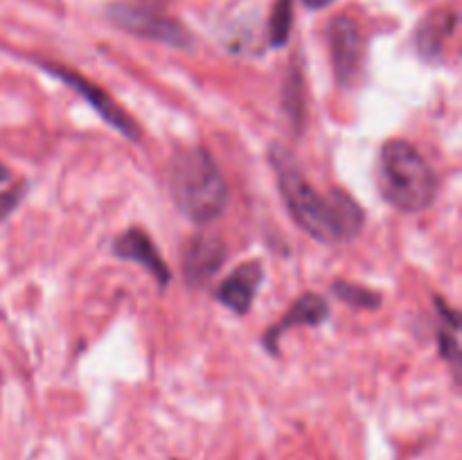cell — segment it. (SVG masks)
<instances>
[{
    "mask_svg": "<svg viewBox=\"0 0 462 460\" xmlns=\"http://www.w3.org/2000/svg\"><path fill=\"white\" fill-rule=\"evenodd\" d=\"M438 316H440V329H438V343H440V354L445 356L454 368L460 365V318L447 302L436 300Z\"/></svg>",
    "mask_w": 462,
    "mask_h": 460,
    "instance_id": "obj_12",
    "label": "cell"
},
{
    "mask_svg": "<svg viewBox=\"0 0 462 460\" xmlns=\"http://www.w3.org/2000/svg\"><path fill=\"white\" fill-rule=\"evenodd\" d=\"M377 183L382 197L402 212H422L436 201L438 176L422 153L406 140H391L379 153Z\"/></svg>",
    "mask_w": 462,
    "mask_h": 460,
    "instance_id": "obj_3",
    "label": "cell"
},
{
    "mask_svg": "<svg viewBox=\"0 0 462 460\" xmlns=\"http://www.w3.org/2000/svg\"><path fill=\"white\" fill-rule=\"evenodd\" d=\"M7 179H9V170L5 165H0V183H5Z\"/></svg>",
    "mask_w": 462,
    "mask_h": 460,
    "instance_id": "obj_17",
    "label": "cell"
},
{
    "mask_svg": "<svg viewBox=\"0 0 462 460\" xmlns=\"http://www.w3.org/2000/svg\"><path fill=\"white\" fill-rule=\"evenodd\" d=\"M329 57H332L334 77L343 88H350L359 81L364 70V39L359 25L352 18L338 16L328 27Z\"/></svg>",
    "mask_w": 462,
    "mask_h": 460,
    "instance_id": "obj_5",
    "label": "cell"
},
{
    "mask_svg": "<svg viewBox=\"0 0 462 460\" xmlns=\"http://www.w3.org/2000/svg\"><path fill=\"white\" fill-rule=\"evenodd\" d=\"M23 194H25V185H21V188H14V189H9V192L0 194V224H3V221L7 219V216L12 215L14 210H16L18 203L23 201Z\"/></svg>",
    "mask_w": 462,
    "mask_h": 460,
    "instance_id": "obj_15",
    "label": "cell"
},
{
    "mask_svg": "<svg viewBox=\"0 0 462 460\" xmlns=\"http://www.w3.org/2000/svg\"><path fill=\"white\" fill-rule=\"evenodd\" d=\"M113 253H116L120 260L134 262V264L143 266L147 273H152L153 278H156V282L161 284V287H167V284H170V269H167L165 260H162V255L158 253L156 244L152 242V237H149L144 230L129 228L125 235H120V237L113 242Z\"/></svg>",
    "mask_w": 462,
    "mask_h": 460,
    "instance_id": "obj_8",
    "label": "cell"
},
{
    "mask_svg": "<svg viewBox=\"0 0 462 460\" xmlns=\"http://www.w3.org/2000/svg\"><path fill=\"white\" fill-rule=\"evenodd\" d=\"M302 3H305L310 9H323L328 7V5H332L334 0H302Z\"/></svg>",
    "mask_w": 462,
    "mask_h": 460,
    "instance_id": "obj_16",
    "label": "cell"
},
{
    "mask_svg": "<svg viewBox=\"0 0 462 460\" xmlns=\"http://www.w3.org/2000/svg\"><path fill=\"white\" fill-rule=\"evenodd\" d=\"M171 201L194 224H210L228 203V185L215 158L201 147H189L171 156L167 167Z\"/></svg>",
    "mask_w": 462,
    "mask_h": 460,
    "instance_id": "obj_2",
    "label": "cell"
},
{
    "mask_svg": "<svg viewBox=\"0 0 462 460\" xmlns=\"http://www.w3.org/2000/svg\"><path fill=\"white\" fill-rule=\"evenodd\" d=\"M291 21H293V0H278L269 23V39L273 48H282V45H287L289 32H291Z\"/></svg>",
    "mask_w": 462,
    "mask_h": 460,
    "instance_id": "obj_13",
    "label": "cell"
},
{
    "mask_svg": "<svg viewBox=\"0 0 462 460\" xmlns=\"http://www.w3.org/2000/svg\"><path fill=\"white\" fill-rule=\"evenodd\" d=\"M329 318V305L323 296L319 293H302L296 302L291 305V309L280 318L278 325L269 329V332L262 336V343L269 352L278 354V341L284 332H289L291 327H305V325H323Z\"/></svg>",
    "mask_w": 462,
    "mask_h": 460,
    "instance_id": "obj_9",
    "label": "cell"
},
{
    "mask_svg": "<svg viewBox=\"0 0 462 460\" xmlns=\"http://www.w3.org/2000/svg\"><path fill=\"white\" fill-rule=\"evenodd\" d=\"M264 280V269L260 262H246L239 264L217 289V298L224 302L235 314H246L255 300L260 284Z\"/></svg>",
    "mask_w": 462,
    "mask_h": 460,
    "instance_id": "obj_10",
    "label": "cell"
},
{
    "mask_svg": "<svg viewBox=\"0 0 462 460\" xmlns=\"http://www.w3.org/2000/svg\"><path fill=\"white\" fill-rule=\"evenodd\" d=\"M332 289L343 302L361 307V309H377V307L382 305V296H379L377 291H373V289L361 287V284H350L338 280V282H334Z\"/></svg>",
    "mask_w": 462,
    "mask_h": 460,
    "instance_id": "obj_14",
    "label": "cell"
},
{
    "mask_svg": "<svg viewBox=\"0 0 462 460\" xmlns=\"http://www.w3.org/2000/svg\"><path fill=\"white\" fill-rule=\"evenodd\" d=\"M108 16L117 27L135 36H143V39L158 41V43L171 45V48H189L192 45V36L180 23L161 16L152 9L135 7V5H113L108 9Z\"/></svg>",
    "mask_w": 462,
    "mask_h": 460,
    "instance_id": "obj_4",
    "label": "cell"
},
{
    "mask_svg": "<svg viewBox=\"0 0 462 460\" xmlns=\"http://www.w3.org/2000/svg\"><path fill=\"white\" fill-rule=\"evenodd\" d=\"M226 262V246L219 237L197 235L188 242L183 253V278L188 287H203L217 275Z\"/></svg>",
    "mask_w": 462,
    "mask_h": 460,
    "instance_id": "obj_7",
    "label": "cell"
},
{
    "mask_svg": "<svg viewBox=\"0 0 462 460\" xmlns=\"http://www.w3.org/2000/svg\"><path fill=\"white\" fill-rule=\"evenodd\" d=\"M456 23H458V16L451 12H440L429 18V21H424L418 30L420 54L429 61L440 57L442 48H445V39L454 34Z\"/></svg>",
    "mask_w": 462,
    "mask_h": 460,
    "instance_id": "obj_11",
    "label": "cell"
},
{
    "mask_svg": "<svg viewBox=\"0 0 462 460\" xmlns=\"http://www.w3.org/2000/svg\"><path fill=\"white\" fill-rule=\"evenodd\" d=\"M41 68H43L45 72H50L54 79L63 81V84H66L68 88L75 90L77 95H81V97H84L86 102H88L90 106L97 111V115L102 117L106 124H111L113 129L120 131V133L126 135L129 140H138L140 131H138V126H135V122L131 120V117L126 115V113L122 111V108L117 106L111 97H108V93L106 90H102V86H95L93 81L86 79V77L77 75V72L68 70V68L54 66V63L41 61Z\"/></svg>",
    "mask_w": 462,
    "mask_h": 460,
    "instance_id": "obj_6",
    "label": "cell"
},
{
    "mask_svg": "<svg viewBox=\"0 0 462 460\" xmlns=\"http://www.w3.org/2000/svg\"><path fill=\"white\" fill-rule=\"evenodd\" d=\"M271 165L278 174L280 192L296 224L323 244H343L355 239L365 224L359 203L343 189L320 194L298 170L284 147L271 149Z\"/></svg>",
    "mask_w": 462,
    "mask_h": 460,
    "instance_id": "obj_1",
    "label": "cell"
}]
</instances>
